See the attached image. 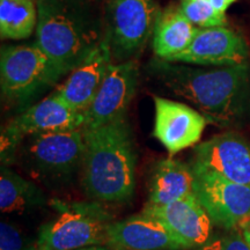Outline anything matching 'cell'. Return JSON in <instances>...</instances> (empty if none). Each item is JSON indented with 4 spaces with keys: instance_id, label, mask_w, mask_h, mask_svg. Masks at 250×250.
I'll return each mask as SVG.
<instances>
[{
    "instance_id": "6da1fadb",
    "label": "cell",
    "mask_w": 250,
    "mask_h": 250,
    "mask_svg": "<svg viewBox=\"0 0 250 250\" xmlns=\"http://www.w3.org/2000/svg\"><path fill=\"white\" fill-rule=\"evenodd\" d=\"M151 73L175 95L202 112L208 122L226 129L250 124V65L202 68L156 58Z\"/></svg>"
},
{
    "instance_id": "7a4b0ae2",
    "label": "cell",
    "mask_w": 250,
    "mask_h": 250,
    "mask_svg": "<svg viewBox=\"0 0 250 250\" xmlns=\"http://www.w3.org/2000/svg\"><path fill=\"white\" fill-rule=\"evenodd\" d=\"M81 184L90 201L127 203L136 190V146L126 118L85 130Z\"/></svg>"
},
{
    "instance_id": "3957f363",
    "label": "cell",
    "mask_w": 250,
    "mask_h": 250,
    "mask_svg": "<svg viewBox=\"0 0 250 250\" xmlns=\"http://www.w3.org/2000/svg\"><path fill=\"white\" fill-rule=\"evenodd\" d=\"M35 44L62 77L88 57L102 42L99 18L83 0H36Z\"/></svg>"
},
{
    "instance_id": "277c9868",
    "label": "cell",
    "mask_w": 250,
    "mask_h": 250,
    "mask_svg": "<svg viewBox=\"0 0 250 250\" xmlns=\"http://www.w3.org/2000/svg\"><path fill=\"white\" fill-rule=\"evenodd\" d=\"M86 151L83 127L27 137L19 152L31 179L46 187H62L81 170Z\"/></svg>"
},
{
    "instance_id": "5b68a950",
    "label": "cell",
    "mask_w": 250,
    "mask_h": 250,
    "mask_svg": "<svg viewBox=\"0 0 250 250\" xmlns=\"http://www.w3.org/2000/svg\"><path fill=\"white\" fill-rule=\"evenodd\" d=\"M56 215L39 229L37 250H77L107 245L108 227L114 219L101 203L55 199Z\"/></svg>"
},
{
    "instance_id": "8992f818",
    "label": "cell",
    "mask_w": 250,
    "mask_h": 250,
    "mask_svg": "<svg viewBox=\"0 0 250 250\" xmlns=\"http://www.w3.org/2000/svg\"><path fill=\"white\" fill-rule=\"evenodd\" d=\"M62 74L44 52L34 44L7 45L0 51L2 98L23 110L43 93L57 85Z\"/></svg>"
},
{
    "instance_id": "52a82bcc",
    "label": "cell",
    "mask_w": 250,
    "mask_h": 250,
    "mask_svg": "<svg viewBox=\"0 0 250 250\" xmlns=\"http://www.w3.org/2000/svg\"><path fill=\"white\" fill-rule=\"evenodd\" d=\"M85 114L77 111L54 93L24 109L1 131V166L13 164L21 144L39 133L81 129Z\"/></svg>"
},
{
    "instance_id": "ba28073f",
    "label": "cell",
    "mask_w": 250,
    "mask_h": 250,
    "mask_svg": "<svg viewBox=\"0 0 250 250\" xmlns=\"http://www.w3.org/2000/svg\"><path fill=\"white\" fill-rule=\"evenodd\" d=\"M159 9L154 0H112L105 39L117 62L136 59L153 35Z\"/></svg>"
},
{
    "instance_id": "9c48e42d",
    "label": "cell",
    "mask_w": 250,
    "mask_h": 250,
    "mask_svg": "<svg viewBox=\"0 0 250 250\" xmlns=\"http://www.w3.org/2000/svg\"><path fill=\"white\" fill-rule=\"evenodd\" d=\"M192 171L195 195L213 225L225 230L242 229L250 221V186L205 171Z\"/></svg>"
},
{
    "instance_id": "30bf717a",
    "label": "cell",
    "mask_w": 250,
    "mask_h": 250,
    "mask_svg": "<svg viewBox=\"0 0 250 250\" xmlns=\"http://www.w3.org/2000/svg\"><path fill=\"white\" fill-rule=\"evenodd\" d=\"M190 167L234 183L250 186V143L228 131L196 145Z\"/></svg>"
},
{
    "instance_id": "8fae6325",
    "label": "cell",
    "mask_w": 250,
    "mask_h": 250,
    "mask_svg": "<svg viewBox=\"0 0 250 250\" xmlns=\"http://www.w3.org/2000/svg\"><path fill=\"white\" fill-rule=\"evenodd\" d=\"M139 67L136 59L116 62L109 68L92 104L85 114V130H93L125 118L136 94Z\"/></svg>"
},
{
    "instance_id": "7c38bea8",
    "label": "cell",
    "mask_w": 250,
    "mask_h": 250,
    "mask_svg": "<svg viewBox=\"0 0 250 250\" xmlns=\"http://www.w3.org/2000/svg\"><path fill=\"white\" fill-rule=\"evenodd\" d=\"M249 46L243 36L227 27L197 28L189 46L167 62L196 66L227 67L245 64Z\"/></svg>"
},
{
    "instance_id": "4fadbf2b",
    "label": "cell",
    "mask_w": 250,
    "mask_h": 250,
    "mask_svg": "<svg viewBox=\"0 0 250 250\" xmlns=\"http://www.w3.org/2000/svg\"><path fill=\"white\" fill-rule=\"evenodd\" d=\"M153 136L173 156L195 146L204 132L208 120L202 112L182 102L154 96Z\"/></svg>"
},
{
    "instance_id": "5bb4252c",
    "label": "cell",
    "mask_w": 250,
    "mask_h": 250,
    "mask_svg": "<svg viewBox=\"0 0 250 250\" xmlns=\"http://www.w3.org/2000/svg\"><path fill=\"white\" fill-rule=\"evenodd\" d=\"M143 212L160 220L187 249L199 248L213 235V223L195 193L167 205L146 204Z\"/></svg>"
},
{
    "instance_id": "9a60e30c",
    "label": "cell",
    "mask_w": 250,
    "mask_h": 250,
    "mask_svg": "<svg viewBox=\"0 0 250 250\" xmlns=\"http://www.w3.org/2000/svg\"><path fill=\"white\" fill-rule=\"evenodd\" d=\"M112 64L114 57L108 40L104 36L88 57L74 68L66 80L51 93L74 110L85 112L95 99Z\"/></svg>"
},
{
    "instance_id": "2e32d148",
    "label": "cell",
    "mask_w": 250,
    "mask_h": 250,
    "mask_svg": "<svg viewBox=\"0 0 250 250\" xmlns=\"http://www.w3.org/2000/svg\"><path fill=\"white\" fill-rule=\"evenodd\" d=\"M107 245L120 250H187L160 220L144 212L112 221L108 227Z\"/></svg>"
},
{
    "instance_id": "e0dca14e",
    "label": "cell",
    "mask_w": 250,
    "mask_h": 250,
    "mask_svg": "<svg viewBox=\"0 0 250 250\" xmlns=\"http://www.w3.org/2000/svg\"><path fill=\"white\" fill-rule=\"evenodd\" d=\"M195 193V175L190 165L174 158L158 161L148 183L149 205H167Z\"/></svg>"
},
{
    "instance_id": "ac0fdd59",
    "label": "cell",
    "mask_w": 250,
    "mask_h": 250,
    "mask_svg": "<svg viewBox=\"0 0 250 250\" xmlns=\"http://www.w3.org/2000/svg\"><path fill=\"white\" fill-rule=\"evenodd\" d=\"M181 11L180 5L170 4L156 17L153 30V50L156 58L169 61L189 46L197 31Z\"/></svg>"
},
{
    "instance_id": "d6986e66",
    "label": "cell",
    "mask_w": 250,
    "mask_h": 250,
    "mask_svg": "<svg viewBox=\"0 0 250 250\" xmlns=\"http://www.w3.org/2000/svg\"><path fill=\"white\" fill-rule=\"evenodd\" d=\"M48 204L44 191L7 166L0 169V210L2 213H23Z\"/></svg>"
},
{
    "instance_id": "ffe728a7",
    "label": "cell",
    "mask_w": 250,
    "mask_h": 250,
    "mask_svg": "<svg viewBox=\"0 0 250 250\" xmlns=\"http://www.w3.org/2000/svg\"><path fill=\"white\" fill-rule=\"evenodd\" d=\"M37 24V5L34 0H0V35L5 40H24Z\"/></svg>"
},
{
    "instance_id": "44dd1931",
    "label": "cell",
    "mask_w": 250,
    "mask_h": 250,
    "mask_svg": "<svg viewBox=\"0 0 250 250\" xmlns=\"http://www.w3.org/2000/svg\"><path fill=\"white\" fill-rule=\"evenodd\" d=\"M180 8L188 20L198 28L226 27V13L213 6L210 0H181Z\"/></svg>"
},
{
    "instance_id": "7402d4cb",
    "label": "cell",
    "mask_w": 250,
    "mask_h": 250,
    "mask_svg": "<svg viewBox=\"0 0 250 250\" xmlns=\"http://www.w3.org/2000/svg\"><path fill=\"white\" fill-rule=\"evenodd\" d=\"M0 250H37V243L8 221L0 224Z\"/></svg>"
},
{
    "instance_id": "603a6c76",
    "label": "cell",
    "mask_w": 250,
    "mask_h": 250,
    "mask_svg": "<svg viewBox=\"0 0 250 250\" xmlns=\"http://www.w3.org/2000/svg\"><path fill=\"white\" fill-rule=\"evenodd\" d=\"M227 233L212 235L205 245L197 250H250L245 236L239 230H226Z\"/></svg>"
},
{
    "instance_id": "cb8c5ba5",
    "label": "cell",
    "mask_w": 250,
    "mask_h": 250,
    "mask_svg": "<svg viewBox=\"0 0 250 250\" xmlns=\"http://www.w3.org/2000/svg\"><path fill=\"white\" fill-rule=\"evenodd\" d=\"M210 1L213 4V6L217 9H219L223 13H226L228 8L232 6L234 2L237 1V0H210Z\"/></svg>"
},
{
    "instance_id": "d4e9b609",
    "label": "cell",
    "mask_w": 250,
    "mask_h": 250,
    "mask_svg": "<svg viewBox=\"0 0 250 250\" xmlns=\"http://www.w3.org/2000/svg\"><path fill=\"white\" fill-rule=\"evenodd\" d=\"M77 250H120L114 248V247L108 246V245H102V246H90V247H85V248L77 249Z\"/></svg>"
},
{
    "instance_id": "484cf974",
    "label": "cell",
    "mask_w": 250,
    "mask_h": 250,
    "mask_svg": "<svg viewBox=\"0 0 250 250\" xmlns=\"http://www.w3.org/2000/svg\"><path fill=\"white\" fill-rule=\"evenodd\" d=\"M242 234H243V236H245L247 243H248L250 247V221L246 225L245 227L242 228Z\"/></svg>"
}]
</instances>
